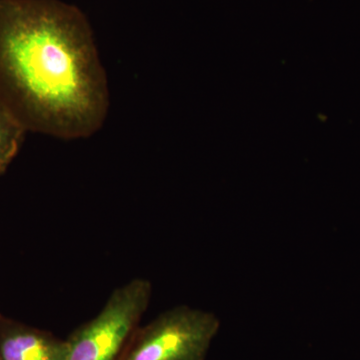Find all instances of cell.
Returning <instances> with one entry per match:
<instances>
[{
	"label": "cell",
	"instance_id": "cell-2",
	"mask_svg": "<svg viewBox=\"0 0 360 360\" xmlns=\"http://www.w3.org/2000/svg\"><path fill=\"white\" fill-rule=\"evenodd\" d=\"M153 285L135 278L116 288L103 309L70 336L65 360H117L148 309Z\"/></svg>",
	"mask_w": 360,
	"mask_h": 360
},
{
	"label": "cell",
	"instance_id": "cell-4",
	"mask_svg": "<svg viewBox=\"0 0 360 360\" xmlns=\"http://www.w3.org/2000/svg\"><path fill=\"white\" fill-rule=\"evenodd\" d=\"M66 340L0 314V360H65Z\"/></svg>",
	"mask_w": 360,
	"mask_h": 360
},
{
	"label": "cell",
	"instance_id": "cell-5",
	"mask_svg": "<svg viewBox=\"0 0 360 360\" xmlns=\"http://www.w3.org/2000/svg\"><path fill=\"white\" fill-rule=\"evenodd\" d=\"M25 134L20 123L0 105V174L6 172L20 153Z\"/></svg>",
	"mask_w": 360,
	"mask_h": 360
},
{
	"label": "cell",
	"instance_id": "cell-3",
	"mask_svg": "<svg viewBox=\"0 0 360 360\" xmlns=\"http://www.w3.org/2000/svg\"><path fill=\"white\" fill-rule=\"evenodd\" d=\"M219 329L214 314L180 305L135 329L117 360H205Z\"/></svg>",
	"mask_w": 360,
	"mask_h": 360
},
{
	"label": "cell",
	"instance_id": "cell-1",
	"mask_svg": "<svg viewBox=\"0 0 360 360\" xmlns=\"http://www.w3.org/2000/svg\"><path fill=\"white\" fill-rule=\"evenodd\" d=\"M0 105L26 132L75 141L101 129L110 86L82 9L0 0Z\"/></svg>",
	"mask_w": 360,
	"mask_h": 360
}]
</instances>
